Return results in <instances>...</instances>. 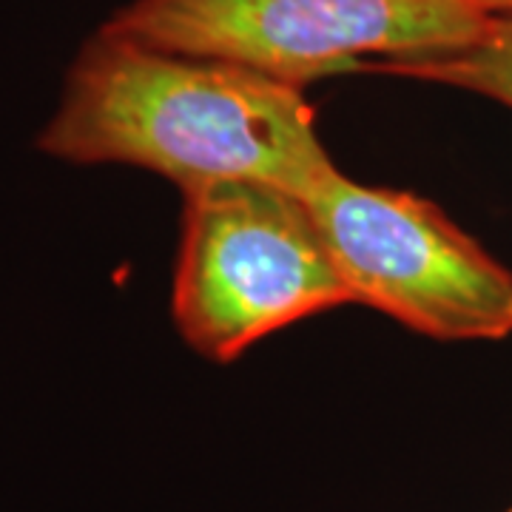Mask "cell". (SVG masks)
<instances>
[{
    "label": "cell",
    "mask_w": 512,
    "mask_h": 512,
    "mask_svg": "<svg viewBox=\"0 0 512 512\" xmlns=\"http://www.w3.org/2000/svg\"><path fill=\"white\" fill-rule=\"evenodd\" d=\"M35 146L69 165H128L180 185L248 180L308 197L336 171L305 89L97 29Z\"/></svg>",
    "instance_id": "obj_1"
},
{
    "label": "cell",
    "mask_w": 512,
    "mask_h": 512,
    "mask_svg": "<svg viewBox=\"0 0 512 512\" xmlns=\"http://www.w3.org/2000/svg\"><path fill=\"white\" fill-rule=\"evenodd\" d=\"M339 305L353 296L302 197L248 180L183 188L171 313L194 353L228 365L259 339Z\"/></svg>",
    "instance_id": "obj_2"
},
{
    "label": "cell",
    "mask_w": 512,
    "mask_h": 512,
    "mask_svg": "<svg viewBox=\"0 0 512 512\" xmlns=\"http://www.w3.org/2000/svg\"><path fill=\"white\" fill-rule=\"evenodd\" d=\"M490 18L478 0H131L103 29L305 89L376 63L467 49Z\"/></svg>",
    "instance_id": "obj_3"
},
{
    "label": "cell",
    "mask_w": 512,
    "mask_h": 512,
    "mask_svg": "<svg viewBox=\"0 0 512 512\" xmlns=\"http://www.w3.org/2000/svg\"><path fill=\"white\" fill-rule=\"evenodd\" d=\"M305 202L353 305L439 342L512 333V271L436 202L353 183L339 168Z\"/></svg>",
    "instance_id": "obj_4"
},
{
    "label": "cell",
    "mask_w": 512,
    "mask_h": 512,
    "mask_svg": "<svg viewBox=\"0 0 512 512\" xmlns=\"http://www.w3.org/2000/svg\"><path fill=\"white\" fill-rule=\"evenodd\" d=\"M367 72L441 83L512 109V15H493L473 46L424 60L376 63Z\"/></svg>",
    "instance_id": "obj_5"
},
{
    "label": "cell",
    "mask_w": 512,
    "mask_h": 512,
    "mask_svg": "<svg viewBox=\"0 0 512 512\" xmlns=\"http://www.w3.org/2000/svg\"><path fill=\"white\" fill-rule=\"evenodd\" d=\"M487 15H512V0H478Z\"/></svg>",
    "instance_id": "obj_6"
}]
</instances>
